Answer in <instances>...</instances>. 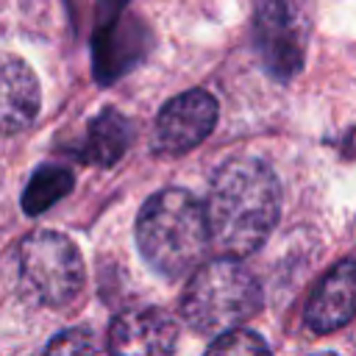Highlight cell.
I'll return each mask as SVG.
<instances>
[{"label":"cell","instance_id":"52a82bcc","mask_svg":"<svg viewBox=\"0 0 356 356\" xmlns=\"http://www.w3.org/2000/svg\"><path fill=\"white\" fill-rule=\"evenodd\" d=\"M178 325L170 312L136 306L120 312L108 325L111 356H172Z\"/></svg>","mask_w":356,"mask_h":356},{"label":"cell","instance_id":"9c48e42d","mask_svg":"<svg viewBox=\"0 0 356 356\" xmlns=\"http://www.w3.org/2000/svg\"><path fill=\"white\" fill-rule=\"evenodd\" d=\"M356 317V261L334 264L312 289L303 320L314 334H331Z\"/></svg>","mask_w":356,"mask_h":356},{"label":"cell","instance_id":"7c38bea8","mask_svg":"<svg viewBox=\"0 0 356 356\" xmlns=\"http://www.w3.org/2000/svg\"><path fill=\"white\" fill-rule=\"evenodd\" d=\"M72 192V172L61 164H42L31 178L22 192V211L25 214H42L53 203H58L64 195Z\"/></svg>","mask_w":356,"mask_h":356},{"label":"cell","instance_id":"9a60e30c","mask_svg":"<svg viewBox=\"0 0 356 356\" xmlns=\"http://www.w3.org/2000/svg\"><path fill=\"white\" fill-rule=\"evenodd\" d=\"M125 11H128V0H97L95 3V28L120 19Z\"/></svg>","mask_w":356,"mask_h":356},{"label":"cell","instance_id":"277c9868","mask_svg":"<svg viewBox=\"0 0 356 356\" xmlns=\"http://www.w3.org/2000/svg\"><path fill=\"white\" fill-rule=\"evenodd\" d=\"M312 17L314 0H256L253 47L273 81L286 83L303 70Z\"/></svg>","mask_w":356,"mask_h":356},{"label":"cell","instance_id":"4fadbf2b","mask_svg":"<svg viewBox=\"0 0 356 356\" xmlns=\"http://www.w3.org/2000/svg\"><path fill=\"white\" fill-rule=\"evenodd\" d=\"M203 356H270V348L256 331L234 328L228 334H220Z\"/></svg>","mask_w":356,"mask_h":356},{"label":"cell","instance_id":"6da1fadb","mask_svg":"<svg viewBox=\"0 0 356 356\" xmlns=\"http://www.w3.org/2000/svg\"><path fill=\"white\" fill-rule=\"evenodd\" d=\"M281 211L278 178L267 161L256 156L228 159L211 178L206 217L211 248L239 259L264 245Z\"/></svg>","mask_w":356,"mask_h":356},{"label":"cell","instance_id":"8fae6325","mask_svg":"<svg viewBox=\"0 0 356 356\" xmlns=\"http://www.w3.org/2000/svg\"><path fill=\"white\" fill-rule=\"evenodd\" d=\"M131 142H134V122L125 114H120L117 108H103L89 122V131H86V139L81 147V159L100 164V167H111L128 153Z\"/></svg>","mask_w":356,"mask_h":356},{"label":"cell","instance_id":"8992f818","mask_svg":"<svg viewBox=\"0 0 356 356\" xmlns=\"http://www.w3.org/2000/svg\"><path fill=\"white\" fill-rule=\"evenodd\" d=\"M217 100L206 89H189L167 100L153 122L150 147L161 156H181L197 147L217 125Z\"/></svg>","mask_w":356,"mask_h":356},{"label":"cell","instance_id":"5b68a950","mask_svg":"<svg viewBox=\"0 0 356 356\" xmlns=\"http://www.w3.org/2000/svg\"><path fill=\"white\" fill-rule=\"evenodd\" d=\"M22 286L44 306H67L83 289V259L58 231H33L19 242Z\"/></svg>","mask_w":356,"mask_h":356},{"label":"cell","instance_id":"5bb4252c","mask_svg":"<svg viewBox=\"0 0 356 356\" xmlns=\"http://www.w3.org/2000/svg\"><path fill=\"white\" fill-rule=\"evenodd\" d=\"M44 356H108L86 328H67L47 342Z\"/></svg>","mask_w":356,"mask_h":356},{"label":"cell","instance_id":"7a4b0ae2","mask_svg":"<svg viewBox=\"0 0 356 356\" xmlns=\"http://www.w3.org/2000/svg\"><path fill=\"white\" fill-rule=\"evenodd\" d=\"M136 245L145 261L167 278L197 270L211 248L206 206L186 189L156 192L136 217Z\"/></svg>","mask_w":356,"mask_h":356},{"label":"cell","instance_id":"2e32d148","mask_svg":"<svg viewBox=\"0 0 356 356\" xmlns=\"http://www.w3.org/2000/svg\"><path fill=\"white\" fill-rule=\"evenodd\" d=\"M312 356H337V353H328V350H323V353H312Z\"/></svg>","mask_w":356,"mask_h":356},{"label":"cell","instance_id":"ba28073f","mask_svg":"<svg viewBox=\"0 0 356 356\" xmlns=\"http://www.w3.org/2000/svg\"><path fill=\"white\" fill-rule=\"evenodd\" d=\"M150 50V33L147 28L131 17L128 11L108 22L95 28L92 33V67L97 83H111L122 78L128 70H134Z\"/></svg>","mask_w":356,"mask_h":356},{"label":"cell","instance_id":"30bf717a","mask_svg":"<svg viewBox=\"0 0 356 356\" xmlns=\"http://www.w3.org/2000/svg\"><path fill=\"white\" fill-rule=\"evenodd\" d=\"M39 81L31 72V67L17 58L6 56L3 61V134H17L19 128H28L33 117L39 114Z\"/></svg>","mask_w":356,"mask_h":356},{"label":"cell","instance_id":"3957f363","mask_svg":"<svg viewBox=\"0 0 356 356\" xmlns=\"http://www.w3.org/2000/svg\"><path fill=\"white\" fill-rule=\"evenodd\" d=\"M261 309V286L256 275L231 256L200 264L184 295L181 317L197 334H228Z\"/></svg>","mask_w":356,"mask_h":356}]
</instances>
